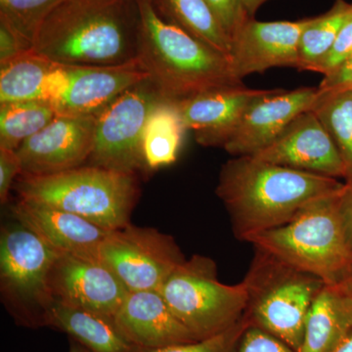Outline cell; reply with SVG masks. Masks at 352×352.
Segmentation results:
<instances>
[{"label":"cell","instance_id":"6da1fadb","mask_svg":"<svg viewBox=\"0 0 352 352\" xmlns=\"http://www.w3.org/2000/svg\"><path fill=\"white\" fill-rule=\"evenodd\" d=\"M344 186L337 178L242 156L222 166L215 193L228 212L234 235L247 242L288 223L308 205Z\"/></svg>","mask_w":352,"mask_h":352},{"label":"cell","instance_id":"7a4b0ae2","mask_svg":"<svg viewBox=\"0 0 352 352\" xmlns=\"http://www.w3.org/2000/svg\"><path fill=\"white\" fill-rule=\"evenodd\" d=\"M139 34L138 0H64L32 51L65 66H115L138 59Z\"/></svg>","mask_w":352,"mask_h":352},{"label":"cell","instance_id":"3957f363","mask_svg":"<svg viewBox=\"0 0 352 352\" xmlns=\"http://www.w3.org/2000/svg\"><path fill=\"white\" fill-rule=\"evenodd\" d=\"M138 1V59L164 97L177 102L215 88L244 85L226 55L166 22L152 0Z\"/></svg>","mask_w":352,"mask_h":352},{"label":"cell","instance_id":"277c9868","mask_svg":"<svg viewBox=\"0 0 352 352\" xmlns=\"http://www.w3.org/2000/svg\"><path fill=\"white\" fill-rule=\"evenodd\" d=\"M339 194L314 201L288 223L247 242L325 284H342L352 273V251L340 219Z\"/></svg>","mask_w":352,"mask_h":352},{"label":"cell","instance_id":"5b68a950","mask_svg":"<svg viewBox=\"0 0 352 352\" xmlns=\"http://www.w3.org/2000/svg\"><path fill=\"white\" fill-rule=\"evenodd\" d=\"M13 187L21 200L71 212L108 230L129 223L138 200L136 175L92 164L55 175H21Z\"/></svg>","mask_w":352,"mask_h":352},{"label":"cell","instance_id":"8992f818","mask_svg":"<svg viewBox=\"0 0 352 352\" xmlns=\"http://www.w3.org/2000/svg\"><path fill=\"white\" fill-rule=\"evenodd\" d=\"M244 282L248 305L244 319L300 351L305 322L315 296L323 288L319 278L254 249Z\"/></svg>","mask_w":352,"mask_h":352},{"label":"cell","instance_id":"52a82bcc","mask_svg":"<svg viewBox=\"0 0 352 352\" xmlns=\"http://www.w3.org/2000/svg\"><path fill=\"white\" fill-rule=\"evenodd\" d=\"M171 311L198 340L210 339L239 323L248 305L244 282L226 285L217 264L194 256L178 266L160 289Z\"/></svg>","mask_w":352,"mask_h":352},{"label":"cell","instance_id":"ba28073f","mask_svg":"<svg viewBox=\"0 0 352 352\" xmlns=\"http://www.w3.org/2000/svg\"><path fill=\"white\" fill-rule=\"evenodd\" d=\"M59 254L36 234L21 226L2 228L0 278L18 318L32 327L43 326L44 310L52 300L50 278Z\"/></svg>","mask_w":352,"mask_h":352},{"label":"cell","instance_id":"9c48e42d","mask_svg":"<svg viewBox=\"0 0 352 352\" xmlns=\"http://www.w3.org/2000/svg\"><path fill=\"white\" fill-rule=\"evenodd\" d=\"M166 99L150 78L131 87L96 117L94 144L88 163L136 175L145 170L143 134L148 117Z\"/></svg>","mask_w":352,"mask_h":352},{"label":"cell","instance_id":"30bf717a","mask_svg":"<svg viewBox=\"0 0 352 352\" xmlns=\"http://www.w3.org/2000/svg\"><path fill=\"white\" fill-rule=\"evenodd\" d=\"M99 259L129 292H160L186 261L171 236L131 222L108 233Z\"/></svg>","mask_w":352,"mask_h":352},{"label":"cell","instance_id":"8fae6325","mask_svg":"<svg viewBox=\"0 0 352 352\" xmlns=\"http://www.w3.org/2000/svg\"><path fill=\"white\" fill-rule=\"evenodd\" d=\"M96 117L58 115L18 148L22 175H50L88 163L94 144Z\"/></svg>","mask_w":352,"mask_h":352},{"label":"cell","instance_id":"7c38bea8","mask_svg":"<svg viewBox=\"0 0 352 352\" xmlns=\"http://www.w3.org/2000/svg\"><path fill=\"white\" fill-rule=\"evenodd\" d=\"M53 300L113 318L126 300V287L100 259L59 254L50 278Z\"/></svg>","mask_w":352,"mask_h":352},{"label":"cell","instance_id":"4fadbf2b","mask_svg":"<svg viewBox=\"0 0 352 352\" xmlns=\"http://www.w3.org/2000/svg\"><path fill=\"white\" fill-rule=\"evenodd\" d=\"M309 20H248L231 39L229 61L236 78L243 80L275 67L300 69V36Z\"/></svg>","mask_w":352,"mask_h":352},{"label":"cell","instance_id":"5bb4252c","mask_svg":"<svg viewBox=\"0 0 352 352\" xmlns=\"http://www.w3.org/2000/svg\"><path fill=\"white\" fill-rule=\"evenodd\" d=\"M252 157L315 175L346 177L337 146L311 110L298 116L274 142Z\"/></svg>","mask_w":352,"mask_h":352},{"label":"cell","instance_id":"9a60e30c","mask_svg":"<svg viewBox=\"0 0 352 352\" xmlns=\"http://www.w3.org/2000/svg\"><path fill=\"white\" fill-rule=\"evenodd\" d=\"M317 94V87H300L291 91L274 89L259 97L245 110L224 150L234 157L258 154L298 116L311 110Z\"/></svg>","mask_w":352,"mask_h":352},{"label":"cell","instance_id":"2e32d148","mask_svg":"<svg viewBox=\"0 0 352 352\" xmlns=\"http://www.w3.org/2000/svg\"><path fill=\"white\" fill-rule=\"evenodd\" d=\"M273 90L252 89L245 85L215 88L175 103L183 124L194 131L199 144L223 148L248 107Z\"/></svg>","mask_w":352,"mask_h":352},{"label":"cell","instance_id":"e0dca14e","mask_svg":"<svg viewBox=\"0 0 352 352\" xmlns=\"http://www.w3.org/2000/svg\"><path fill=\"white\" fill-rule=\"evenodd\" d=\"M69 82L58 115L97 117L113 101L150 78L139 59L115 66H68Z\"/></svg>","mask_w":352,"mask_h":352},{"label":"cell","instance_id":"ac0fdd59","mask_svg":"<svg viewBox=\"0 0 352 352\" xmlns=\"http://www.w3.org/2000/svg\"><path fill=\"white\" fill-rule=\"evenodd\" d=\"M12 212L21 226L59 254L99 259L102 242L111 231L71 212L21 199Z\"/></svg>","mask_w":352,"mask_h":352},{"label":"cell","instance_id":"d6986e66","mask_svg":"<svg viewBox=\"0 0 352 352\" xmlns=\"http://www.w3.org/2000/svg\"><path fill=\"white\" fill-rule=\"evenodd\" d=\"M113 322L124 338L138 347L159 349L198 340L157 291L129 292Z\"/></svg>","mask_w":352,"mask_h":352},{"label":"cell","instance_id":"ffe728a7","mask_svg":"<svg viewBox=\"0 0 352 352\" xmlns=\"http://www.w3.org/2000/svg\"><path fill=\"white\" fill-rule=\"evenodd\" d=\"M43 326L68 333L89 352H133L113 318L51 300L44 310Z\"/></svg>","mask_w":352,"mask_h":352},{"label":"cell","instance_id":"44dd1931","mask_svg":"<svg viewBox=\"0 0 352 352\" xmlns=\"http://www.w3.org/2000/svg\"><path fill=\"white\" fill-rule=\"evenodd\" d=\"M351 329V296L340 285L325 284L308 311L298 352H329Z\"/></svg>","mask_w":352,"mask_h":352},{"label":"cell","instance_id":"7402d4cb","mask_svg":"<svg viewBox=\"0 0 352 352\" xmlns=\"http://www.w3.org/2000/svg\"><path fill=\"white\" fill-rule=\"evenodd\" d=\"M186 131L175 102L160 101L150 113L143 134L145 170H156L175 163Z\"/></svg>","mask_w":352,"mask_h":352},{"label":"cell","instance_id":"603a6c76","mask_svg":"<svg viewBox=\"0 0 352 352\" xmlns=\"http://www.w3.org/2000/svg\"><path fill=\"white\" fill-rule=\"evenodd\" d=\"M152 3L166 22L180 28L229 59L231 38L205 0H152Z\"/></svg>","mask_w":352,"mask_h":352},{"label":"cell","instance_id":"cb8c5ba5","mask_svg":"<svg viewBox=\"0 0 352 352\" xmlns=\"http://www.w3.org/2000/svg\"><path fill=\"white\" fill-rule=\"evenodd\" d=\"M58 64L34 51L0 66V105L15 102L43 101L46 80Z\"/></svg>","mask_w":352,"mask_h":352},{"label":"cell","instance_id":"d4e9b609","mask_svg":"<svg viewBox=\"0 0 352 352\" xmlns=\"http://www.w3.org/2000/svg\"><path fill=\"white\" fill-rule=\"evenodd\" d=\"M58 116L44 101H25L0 105V148L17 150L27 139L47 126Z\"/></svg>","mask_w":352,"mask_h":352},{"label":"cell","instance_id":"484cf974","mask_svg":"<svg viewBox=\"0 0 352 352\" xmlns=\"http://www.w3.org/2000/svg\"><path fill=\"white\" fill-rule=\"evenodd\" d=\"M352 12V3L337 0L328 12L310 18L300 41V71H310L325 56Z\"/></svg>","mask_w":352,"mask_h":352},{"label":"cell","instance_id":"4316f807","mask_svg":"<svg viewBox=\"0 0 352 352\" xmlns=\"http://www.w3.org/2000/svg\"><path fill=\"white\" fill-rule=\"evenodd\" d=\"M318 94V92H317ZM330 134L346 166V182H352V91L317 94L311 108Z\"/></svg>","mask_w":352,"mask_h":352},{"label":"cell","instance_id":"83f0119b","mask_svg":"<svg viewBox=\"0 0 352 352\" xmlns=\"http://www.w3.org/2000/svg\"><path fill=\"white\" fill-rule=\"evenodd\" d=\"M64 0H0V23L32 50L41 28Z\"/></svg>","mask_w":352,"mask_h":352},{"label":"cell","instance_id":"f1b7e54d","mask_svg":"<svg viewBox=\"0 0 352 352\" xmlns=\"http://www.w3.org/2000/svg\"><path fill=\"white\" fill-rule=\"evenodd\" d=\"M248 326L249 325L243 317L242 320L232 328L210 339L197 340L188 344L159 347V349L136 346L133 352H234L241 336Z\"/></svg>","mask_w":352,"mask_h":352},{"label":"cell","instance_id":"f546056e","mask_svg":"<svg viewBox=\"0 0 352 352\" xmlns=\"http://www.w3.org/2000/svg\"><path fill=\"white\" fill-rule=\"evenodd\" d=\"M352 56V12L333 41L332 47L326 53L325 56L319 60L310 69V72H316L324 76L335 71L340 65Z\"/></svg>","mask_w":352,"mask_h":352},{"label":"cell","instance_id":"4dcf8cb0","mask_svg":"<svg viewBox=\"0 0 352 352\" xmlns=\"http://www.w3.org/2000/svg\"><path fill=\"white\" fill-rule=\"evenodd\" d=\"M234 352H296L283 340L256 326H248Z\"/></svg>","mask_w":352,"mask_h":352},{"label":"cell","instance_id":"1f68e13d","mask_svg":"<svg viewBox=\"0 0 352 352\" xmlns=\"http://www.w3.org/2000/svg\"><path fill=\"white\" fill-rule=\"evenodd\" d=\"M214 11L224 31L232 39L248 20L251 19L241 0H205Z\"/></svg>","mask_w":352,"mask_h":352},{"label":"cell","instance_id":"d6a6232c","mask_svg":"<svg viewBox=\"0 0 352 352\" xmlns=\"http://www.w3.org/2000/svg\"><path fill=\"white\" fill-rule=\"evenodd\" d=\"M22 162L16 150L0 148V201L6 205L9 192L22 175Z\"/></svg>","mask_w":352,"mask_h":352},{"label":"cell","instance_id":"836d02e7","mask_svg":"<svg viewBox=\"0 0 352 352\" xmlns=\"http://www.w3.org/2000/svg\"><path fill=\"white\" fill-rule=\"evenodd\" d=\"M352 91V56L340 65L335 71L324 76L317 87L319 96Z\"/></svg>","mask_w":352,"mask_h":352},{"label":"cell","instance_id":"e575fe53","mask_svg":"<svg viewBox=\"0 0 352 352\" xmlns=\"http://www.w3.org/2000/svg\"><path fill=\"white\" fill-rule=\"evenodd\" d=\"M32 51L21 43L6 25L0 23V66Z\"/></svg>","mask_w":352,"mask_h":352},{"label":"cell","instance_id":"d590c367","mask_svg":"<svg viewBox=\"0 0 352 352\" xmlns=\"http://www.w3.org/2000/svg\"><path fill=\"white\" fill-rule=\"evenodd\" d=\"M338 206L347 242L352 251V182H344V188L338 196Z\"/></svg>","mask_w":352,"mask_h":352},{"label":"cell","instance_id":"8d00e7d4","mask_svg":"<svg viewBox=\"0 0 352 352\" xmlns=\"http://www.w3.org/2000/svg\"><path fill=\"white\" fill-rule=\"evenodd\" d=\"M329 352H352V329Z\"/></svg>","mask_w":352,"mask_h":352},{"label":"cell","instance_id":"74e56055","mask_svg":"<svg viewBox=\"0 0 352 352\" xmlns=\"http://www.w3.org/2000/svg\"><path fill=\"white\" fill-rule=\"evenodd\" d=\"M250 17L254 18L259 8L270 0H241Z\"/></svg>","mask_w":352,"mask_h":352},{"label":"cell","instance_id":"f35d334b","mask_svg":"<svg viewBox=\"0 0 352 352\" xmlns=\"http://www.w3.org/2000/svg\"><path fill=\"white\" fill-rule=\"evenodd\" d=\"M340 285L342 287V288L346 289L347 294H349V295L352 298V273L351 275H349V277L346 278V280H344V282H342V284Z\"/></svg>","mask_w":352,"mask_h":352},{"label":"cell","instance_id":"ab89813d","mask_svg":"<svg viewBox=\"0 0 352 352\" xmlns=\"http://www.w3.org/2000/svg\"><path fill=\"white\" fill-rule=\"evenodd\" d=\"M69 352H89L85 347H83L82 344L75 342H72L71 347H69Z\"/></svg>","mask_w":352,"mask_h":352}]
</instances>
